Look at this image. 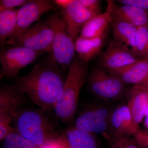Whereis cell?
Instances as JSON below:
<instances>
[{
	"label": "cell",
	"mask_w": 148,
	"mask_h": 148,
	"mask_svg": "<svg viewBox=\"0 0 148 148\" xmlns=\"http://www.w3.org/2000/svg\"><path fill=\"white\" fill-rule=\"evenodd\" d=\"M65 79L59 66L49 57L45 64L34 66L28 74L17 77L15 85L42 111L54 109L61 98Z\"/></svg>",
	"instance_id": "obj_1"
},
{
	"label": "cell",
	"mask_w": 148,
	"mask_h": 148,
	"mask_svg": "<svg viewBox=\"0 0 148 148\" xmlns=\"http://www.w3.org/2000/svg\"><path fill=\"white\" fill-rule=\"evenodd\" d=\"M87 71V64L74 57L69 66L62 95L53 110L56 116L62 121L68 122L75 116Z\"/></svg>",
	"instance_id": "obj_2"
},
{
	"label": "cell",
	"mask_w": 148,
	"mask_h": 148,
	"mask_svg": "<svg viewBox=\"0 0 148 148\" xmlns=\"http://www.w3.org/2000/svg\"><path fill=\"white\" fill-rule=\"evenodd\" d=\"M11 124L14 132L38 147L57 138L52 123L42 112L37 110L20 108Z\"/></svg>",
	"instance_id": "obj_3"
},
{
	"label": "cell",
	"mask_w": 148,
	"mask_h": 148,
	"mask_svg": "<svg viewBox=\"0 0 148 148\" xmlns=\"http://www.w3.org/2000/svg\"><path fill=\"white\" fill-rule=\"evenodd\" d=\"M45 21L53 29L55 34L51 58L61 68L69 66L75 57V40L61 14H53Z\"/></svg>",
	"instance_id": "obj_4"
},
{
	"label": "cell",
	"mask_w": 148,
	"mask_h": 148,
	"mask_svg": "<svg viewBox=\"0 0 148 148\" xmlns=\"http://www.w3.org/2000/svg\"><path fill=\"white\" fill-rule=\"evenodd\" d=\"M54 32L46 21L37 22L25 30L12 44L40 52L51 53Z\"/></svg>",
	"instance_id": "obj_5"
},
{
	"label": "cell",
	"mask_w": 148,
	"mask_h": 148,
	"mask_svg": "<svg viewBox=\"0 0 148 148\" xmlns=\"http://www.w3.org/2000/svg\"><path fill=\"white\" fill-rule=\"evenodd\" d=\"M111 111L108 106L103 104L90 106L78 116L74 127L92 135L102 134L109 140L111 137L109 128Z\"/></svg>",
	"instance_id": "obj_6"
},
{
	"label": "cell",
	"mask_w": 148,
	"mask_h": 148,
	"mask_svg": "<svg viewBox=\"0 0 148 148\" xmlns=\"http://www.w3.org/2000/svg\"><path fill=\"white\" fill-rule=\"evenodd\" d=\"M89 86L93 93L107 100L119 99L125 90V84L118 77L102 68L92 72L89 77Z\"/></svg>",
	"instance_id": "obj_7"
},
{
	"label": "cell",
	"mask_w": 148,
	"mask_h": 148,
	"mask_svg": "<svg viewBox=\"0 0 148 148\" xmlns=\"http://www.w3.org/2000/svg\"><path fill=\"white\" fill-rule=\"evenodd\" d=\"M53 7L54 3L50 0H32L22 5L17 10L15 29L5 45H11L20 34Z\"/></svg>",
	"instance_id": "obj_8"
},
{
	"label": "cell",
	"mask_w": 148,
	"mask_h": 148,
	"mask_svg": "<svg viewBox=\"0 0 148 148\" xmlns=\"http://www.w3.org/2000/svg\"><path fill=\"white\" fill-rule=\"evenodd\" d=\"M43 53L23 47L13 46L2 49L0 62L4 76H16L21 70L34 63Z\"/></svg>",
	"instance_id": "obj_9"
},
{
	"label": "cell",
	"mask_w": 148,
	"mask_h": 148,
	"mask_svg": "<svg viewBox=\"0 0 148 148\" xmlns=\"http://www.w3.org/2000/svg\"><path fill=\"white\" fill-rule=\"evenodd\" d=\"M139 59L125 46L114 40L101 54L100 62L101 68L113 71L133 64Z\"/></svg>",
	"instance_id": "obj_10"
},
{
	"label": "cell",
	"mask_w": 148,
	"mask_h": 148,
	"mask_svg": "<svg viewBox=\"0 0 148 148\" xmlns=\"http://www.w3.org/2000/svg\"><path fill=\"white\" fill-rule=\"evenodd\" d=\"M60 14L69 33L75 41L86 23L98 14L88 10L79 0H71L66 7L61 8Z\"/></svg>",
	"instance_id": "obj_11"
},
{
	"label": "cell",
	"mask_w": 148,
	"mask_h": 148,
	"mask_svg": "<svg viewBox=\"0 0 148 148\" xmlns=\"http://www.w3.org/2000/svg\"><path fill=\"white\" fill-rule=\"evenodd\" d=\"M127 105L132 119L131 135L139 129L140 123L145 117L148 103V89L141 84L135 85L127 92Z\"/></svg>",
	"instance_id": "obj_12"
},
{
	"label": "cell",
	"mask_w": 148,
	"mask_h": 148,
	"mask_svg": "<svg viewBox=\"0 0 148 148\" xmlns=\"http://www.w3.org/2000/svg\"><path fill=\"white\" fill-rule=\"evenodd\" d=\"M107 11L113 21H123L136 27L148 26V11L143 9L132 5H116L109 1Z\"/></svg>",
	"instance_id": "obj_13"
},
{
	"label": "cell",
	"mask_w": 148,
	"mask_h": 148,
	"mask_svg": "<svg viewBox=\"0 0 148 148\" xmlns=\"http://www.w3.org/2000/svg\"><path fill=\"white\" fill-rule=\"evenodd\" d=\"M132 125V115L127 104H120L112 110L109 120L112 137L131 135Z\"/></svg>",
	"instance_id": "obj_14"
},
{
	"label": "cell",
	"mask_w": 148,
	"mask_h": 148,
	"mask_svg": "<svg viewBox=\"0 0 148 148\" xmlns=\"http://www.w3.org/2000/svg\"><path fill=\"white\" fill-rule=\"evenodd\" d=\"M109 71L118 77L125 84H141L148 75V58L139 59L124 68Z\"/></svg>",
	"instance_id": "obj_15"
},
{
	"label": "cell",
	"mask_w": 148,
	"mask_h": 148,
	"mask_svg": "<svg viewBox=\"0 0 148 148\" xmlns=\"http://www.w3.org/2000/svg\"><path fill=\"white\" fill-rule=\"evenodd\" d=\"M110 25L114 40L125 46L137 58L142 59L136 47V27L126 22L113 20Z\"/></svg>",
	"instance_id": "obj_16"
},
{
	"label": "cell",
	"mask_w": 148,
	"mask_h": 148,
	"mask_svg": "<svg viewBox=\"0 0 148 148\" xmlns=\"http://www.w3.org/2000/svg\"><path fill=\"white\" fill-rule=\"evenodd\" d=\"M106 34L94 39H88L79 36L75 41V51L78 58L87 64L101 52L106 39Z\"/></svg>",
	"instance_id": "obj_17"
},
{
	"label": "cell",
	"mask_w": 148,
	"mask_h": 148,
	"mask_svg": "<svg viewBox=\"0 0 148 148\" xmlns=\"http://www.w3.org/2000/svg\"><path fill=\"white\" fill-rule=\"evenodd\" d=\"M112 21V16L108 11L104 13L96 14L86 23L79 36L94 39L106 35Z\"/></svg>",
	"instance_id": "obj_18"
},
{
	"label": "cell",
	"mask_w": 148,
	"mask_h": 148,
	"mask_svg": "<svg viewBox=\"0 0 148 148\" xmlns=\"http://www.w3.org/2000/svg\"><path fill=\"white\" fill-rule=\"evenodd\" d=\"M63 137L69 148H98L95 135L73 127L66 131Z\"/></svg>",
	"instance_id": "obj_19"
},
{
	"label": "cell",
	"mask_w": 148,
	"mask_h": 148,
	"mask_svg": "<svg viewBox=\"0 0 148 148\" xmlns=\"http://www.w3.org/2000/svg\"><path fill=\"white\" fill-rule=\"evenodd\" d=\"M26 101V95L16 85L0 87V109L21 108Z\"/></svg>",
	"instance_id": "obj_20"
},
{
	"label": "cell",
	"mask_w": 148,
	"mask_h": 148,
	"mask_svg": "<svg viewBox=\"0 0 148 148\" xmlns=\"http://www.w3.org/2000/svg\"><path fill=\"white\" fill-rule=\"evenodd\" d=\"M17 12L15 8L0 12V46L2 49L15 29Z\"/></svg>",
	"instance_id": "obj_21"
},
{
	"label": "cell",
	"mask_w": 148,
	"mask_h": 148,
	"mask_svg": "<svg viewBox=\"0 0 148 148\" xmlns=\"http://www.w3.org/2000/svg\"><path fill=\"white\" fill-rule=\"evenodd\" d=\"M39 147L14 131L10 133L4 139L3 148H39Z\"/></svg>",
	"instance_id": "obj_22"
},
{
	"label": "cell",
	"mask_w": 148,
	"mask_h": 148,
	"mask_svg": "<svg viewBox=\"0 0 148 148\" xmlns=\"http://www.w3.org/2000/svg\"><path fill=\"white\" fill-rule=\"evenodd\" d=\"M136 45L141 58H148V26L136 27Z\"/></svg>",
	"instance_id": "obj_23"
},
{
	"label": "cell",
	"mask_w": 148,
	"mask_h": 148,
	"mask_svg": "<svg viewBox=\"0 0 148 148\" xmlns=\"http://www.w3.org/2000/svg\"><path fill=\"white\" fill-rule=\"evenodd\" d=\"M109 140L112 143L111 148H138L127 136L112 137Z\"/></svg>",
	"instance_id": "obj_24"
},
{
	"label": "cell",
	"mask_w": 148,
	"mask_h": 148,
	"mask_svg": "<svg viewBox=\"0 0 148 148\" xmlns=\"http://www.w3.org/2000/svg\"><path fill=\"white\" fill-rule=\"evenodd\" d=\"M29 0H1L0 1V12L9 9L14 8L22 6L29 2Z\"/></svg>",
	"instance_id": "obj_25"
},
{
	"label": "cell",
	"mask_w": 148,
	"mask_h": 148,
	"mask_svg": "<svg viewBox=\"0 0 148 148\" xmlns=\"http://www.w3.org/2000/svg\"><path fill=\"white\" fill-rule=\"evenodd\" d=\"M136 143L141 147L148 148V130L138 129L133 135Z\"/></svg>",
	"instance_id": "obj_26"
},
{
	"label": "cell",
	"mask_w": 148,
	"mask_h": 148,
	"mask_svg": "<svg viewBox=\"0 0 148 148\" xmlns=\"http://www.w3.org/2000/svg\"><path fill=\"white\" fill-rule=\"evenodd\" d=\"M79 1L88 10L96 14L101 13V1L98 0H79Z\"/></svg>",
	"instance_id": "obj_27"
},
{
	"label": "cell",
	"mask_w": 148,
	"mask_h": 148,
	"mask_svg": "<svg viewBox=\"0 0 148 148\" xmlns=\"http://www.w3.org/2000/svg\"><path fill=\"white\" fill-rule=\"evenodd\" d=\"M39 148H69L63 137L56 138L44 143Z\"/></svg>",
	"instance_id": "obj_28"
},
{
	"label": "cell",
	"mask_w": 148,
	"mask_h": 148,
	"mask_svg": "<svg viewBox=\"0 0 148 148\" xmlns=\"http://www.w3.org/2000/svg\"><path fill=\"white\" fill-rule=\"evenodd\" d=\"M21 108L0 109V123L11 121L14 115Z\"/></svg>",
	"instance_id": "obj_29"
},
{
	"label": "cell",
	"mask_w": 148,
	"mask_h": 148,
	"mask_svg": "<svg viewBox=\"0 0 148 148\" xmlns=\"http://www.w3.org/2000/svg\"><path fill=\"white\" fill-rule=\"evenodd\" d=\"M117 2L122 5L134 6L148 11V0H119Z\"/></svg>",
	"instance_id": "obj_30"
},
{
	"label": "cell",
	"mask_w": 148,
	"mask_h": 148,
	"mask_svg": "<svg viewBox=\"0 0 148 148\" xmlns=\"http://www.w3.org/2000/svg\"><path fill=\"white\" fill-rule=\"evenodd\" d=\"M14 131L11 122L6 121L0 123V141L4 140L10 133Z\"/></svg>",
	"instance_id": "obj_31"
},
{
	"label": "cell",
	"mask_w": 148,
	"mask_h": 148,
	"mask_svg": "<svg viewBox=\"0 0 148 148\" xmlns=\"http://www.w3.org/2000/svg\"><path fill=\"white\" fill-rule=\"evenodd\" d=\"M71 0H55L53 1L54 3L60 7L61 8H65L69 5Z\"/></svg>",
	"instance_id": "obj_32"
},
{
	"label": "cell",
	"mask_w": 148,
	"mask_h": 148,
	"mask_svg": "<svg viewBox=\"0 0 148 148\" xmlns=\"http://www.w3.org/2000/svg\"><path fill=\"white\" fill-rule=\"evenodd\" d=\"M141 84L145 86V87L147 88L148 89V75L146 79H145V81H144L142 84Z\"/></svg>",
	"instance_id": "obj_33"
},
{
	"label": "cell",
	"mask_w": 148,
	"mask_h": 148,
	"mask_svg": "<svg viewBox=\"0 0 148 148\" xmlns=\"http://www.w3.org/2000/svg\"><path fill=\"white\" fill-rule=\"evenodd\" d=\"M144 125H145L146 128L148 130V116L146 117L145 122H144Z\"/></svg>",
	"instance_id": "obj_34"
},
{
	"label": "cell",
	"mask_w": 148,
	"mask_h": 148,
	"mask_svg": "<svg viewBox=\"0 0 148 148\" xmlns=\"http://www.w3.org/2000/svg\"><path fill=\"white\" fill-rule=\"evenodd\" d=\"M5 77L2 69H0V80L3 78V77Z\"/></svg>",
	"instance_id": "obj_35"
},
{
	"label": "cell",
	"mask_w": 148,
	"mask_h": 148,
	"mask_svg": "<svg viewBox=\"0 0 148 148\" xmlns=\"http://www.w3.org/2000/svg\"><path fill=\"white\" fill-rule=\"evenodd\" d=\"M148 116V103L147 106V109H146L145 114V117H147Z\"/></svg>",
	"instance_id": "obj_36"
},
{
	"label": "cell",
	"mask_w": 148,
	"mask_h": 148,
	"mask_svg": "<svg viewBox=\"0 0 148 148\" xmlns=\"http://www.w3.org/2000/svg\"><path fill=\"white\" fill-rule=\"evenodd\" d=\"M138 148H143V147H138Z\"/></svg>",
	"instance_id": "obj_37"
},
{
	"label": "cell",
	"mask_w": 148,
	"mask_h": 148,
	"mask_svg": "<svg viewBox=\"0 0 148 148\" xmlns=\"http://www.w3.org/2000/svg\"></svg>",
	"instance_id": "obj_38"
}]
</instances>
